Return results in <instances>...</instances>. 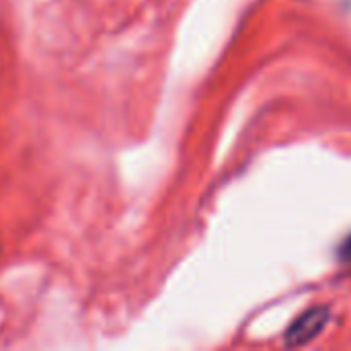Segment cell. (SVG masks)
Wrapping results in <instances>:
<instances>
[{"label":"cell","instance_id":"1","mask_svg":"<svg viewBox=\"0 0 351 351\" xmlns=\"http://www.w3.org/2000/svg\"><path fill=\"white\" fill-rule=\"evenodd\" d=\"M329 319H331V311L327 306L308 308L286 331V346L300 348V346L311 343L325 331V327L329 325Z\"/></svg>","mask_w":351,"mask_h":351},{"label":"cell","instance_id":"2","mask_svg":"<svg viewBox=\"0 0 351 351\" xmlns=\"http://www.w3.org/2000/svg\"><path fill=\"white\" fill-rule=\"evenodd\" d=\"M339 257L343 259V261H348V263H351V237L343 243V247L339 249Z\"/></svg>","mask_w":351,"mask_h":351}]
</instances>
